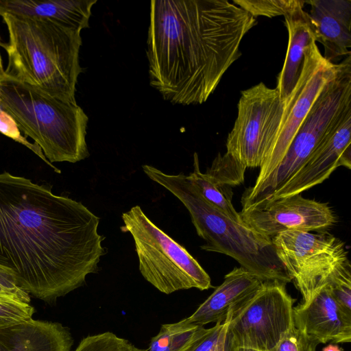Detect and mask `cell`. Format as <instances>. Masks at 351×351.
Returning a JSON list of instances; mask_svg holds the SVG:
<instances>
[{
	"mask_svg": "<svg viewBox=\"0 0 351 351\" xmlns=\"http://www.w3.org/2000/svg\"><path fill=\"white\" fill-rule=\"evenodd\" d=\"M0 110L15 120L50 163H75L89 156L88 118L77 103L59 99L4 73L0 75Z\"/></svg>",
	"mask_w": 351,
	"mask_h": 351,
	"instance_id": "5b68a950",
	"label": "cell"
},
{
	"mask_svg": "<svg viewBox=\"0 0 351 351\" xmlns=\"http://www.w3.org/2000/svg\"><path fill=\"white\" fill-rule=\"evenodd\" d=\"M0 133L25 146L36 154L46 164L53 168L57 173H60V170L56 169L47 160L40 147L35 143H32L29 142L27 138L22 134L15 120L8 113L1 110H0Z\"/></svg>",
	"mask_w": 351,
	"mask_h": 351,
	"instance_id": "4316f807",
	"label": "cell"
},
{
	"mask_svg": "<svg viewBox=\"0 0 351 351\" xmlns=\"http://www.w3.org/2000/svg\"><path fill=\"white\" fill-rule=\"evenodd\" d=\"M350 143L351 107L328 130L300 170L261 203L301 194L322 183L338 167L350 169Z\"/></svg>",
	"mask_w": 351,
	"mask_h": 351,
	"instance_id": "4fadbf2b",
	"label": "cell"
},
{
	"mask_svg": "<svg viewBox=\"0 0 351 351\" xmlns=\"http://www.w3.org/2000/svg\"><path fill=\"white\" fill-rule=\"evenodd\" d=\"M226 345V343H225ZM225 345L220 347L219 348H218L217 350H216L215 351H224V348H225Z\"/></svg>",
	"mask_w": 351,
	"mask_h": 351,
	"instance_id": "836d02e7",
	"label": "cell"
},
{
	"mask_svg": "<svg viewBox=\"0 0 351 351\" xmlns=\"http://www.w3.org/2000/svg\"><path fill=\"white\" fill-rule=\"evenodd\" d=\"M0 294L1 295H10L2 287V286L0 285ZM11 296V295H10ZM15 298V297H14Z\"/></svg>",
	"mask_w": 351,
	"mask_h": 351,
	"instance_id": "d6a6232c",
	"label": "cell"
},
{
	"mask_svg": "<svg viewBox=\"0 0 351 351\" xmlns=\"http://www.w3.org/2000/svg\"><path fill=\"white\" fill-rule=\"evenodd\" d=\"M285 101L263 82L242 90L226 153L245 167H260L280 126Z\"/></svg>",
	"mask_w": 351,
	"mask_h": 351,
	"instance_id": "30bf717a",
	"label": "cell"
},
{
	"mask_svg": "<svg viewBox=\"0 0 351 351\" xmlns=\"http://www.w3.org/2000/svg\"><path fill=\"white\" fill-rule=\"evenodd\" d=\"M226 329V321L215 323L187 351H215L225 345Z\"/></svg>",
	"mask_w": 351,
	"mask_h": 351,
	"instance_id": "f1b7e54d",
	"label": "cell"
},
{
	"mask_svg": "<svg viewBox=\"0 0 351 351\" xmlns=\"http://www.w3.org/2000/svg\"><path fill=\"white\" fill-rule=\"evenodd\" d=\"M322 351H343L342 348L336 343H330L323 348Z\"/></svg>",
	"mask_w": 351,
	"mask_h": 351,
	"instance_id": "4dcf8cb0",
	"label": "cell"
},
{
	"mask_svg": "<svg viewBox=\"0 0 351 351\" xmlns=\"http://www.w3.org/2000/svg\"><path fill=\"white\" fill-rule=\"evenodd\" d=\"M293 324L319 343L351 341V313L334 299L326 285L293 308Z\"/></svg>",
	"mask_w": 351,
	"mask_h": 351,
	"instance_id": "5bb4252c",
	"label": "cell"
},
{
	"mask_svg": "<svg viewBox=\"0 0 351 351\" xmlns=\"http://www.w3.org/2000/svg\"><path fill=\"white\" fill-rule=\"evenodd\" d=\"M285 24L288 31L287 51L281 71L277 76L275 88L282 101H286L300 76L306 51L311 44L316 43L314 33L303 9L286 15Z\"/></svg>",
	"mask_w": 351,
	"mask_h": 351,
	"instance_id": "d6986e66",
	"label": "cell"
},
{
	"mask_svg": "<svg viewBox=\"0 0 351 351\" xmlns=\"http://www.w3.org/2000/svg\"><path fill=\"white\" fill-rule=\"evenodd\" d=\"M256 18L227 0L150 2L146 54L150 84L174 104H201L241 56Z\"/></svg>",
	"mask_w": 351,
	"mask_h": 351,
	"instance_id": "7a4b0ae2",
	"label": "cell"
},
{
	"mask_svg": "<svg viewBox=\"0 0 351 351\" xmlns=\"http://www.w3.org/2000/svg\"><path fill=\"white\" fill-rule=\"evenodd\" d=\"M34 311L29 303L0 294V328L32 318Z\"/></svg>",
	"mask_w": 351,
	"mask_h": 351,
	"instance_id": "d4e9b609",
	"label": "cell"
},
{
	"mask_svg": "<svg viewBox=\"0 0 351 351\" xmlns=\"http://www.w3.org/2000/svg\"><path fill=\"white\" fill-rule=\"evenodd\" d=\"M319 344L297 328L294 324L280 342L270 351H316Z\"/></svg>",
	"mask_w": 351,
	"mask_h": 351,
	"instance_id": "83f0119b",
	"label": "cell"
},
{
	"mask_svg": "<svg viewBox=\"0 0 351 351\" xmlns=\"http://www.w3.org/2000/svg\"><path fill=\"white\" fill-rule=\"evenodd\" d=\"M1 37H0V45H1ZM5 73V69H3L2 58L0 52V75Z\"/></svg>",
	"mask_w": 351,
	"mask_h": 351,
	"instance_id": "1f68e13d",
	"label": "cell"
},
{
	"mask_svg": "<svg viewBox=\"0 0 351 351\" xmlns=\"http://www.w3.org/2000/svg\"><path fill=\"white\" fill-rule=\"evenodd\" d=\"M239 215L245 223L271 238L289 230L322 231L337 222L328 203L301 194L242 208Z\"/></svg>",
	"mask_w": 351,
	"mask_h": 351,
	"instance_id": "7c38bea8",
	"label": "cell"
},
{
	"mask_svg": "<svg viewBox=\"0 0 351 351\" xmlns=\"http://www.w3.org/2000/svg\"><path fill=\"white\" fill-rule=\"evenodd\" d=\"M351 107V54L338 64L300 126L283 159L257 188L247 189L242 208L257 205L287 182L303 166L328 130Z\"/></svg>",
	"mask_w": 351,
	"mask_h": 351,
	"instance_id": "8992f818",
	"label": "cell"
},
{
	"mask_svg": "<svg viewBox=\"0 0 351 351\" xmlns=\"http://www.w3.org/2000/svg\"><path fill=\"white\" fill-rule=\"evenodd\" d=\"M232 3L250 13L254 18L286 16L303 9L306 1L298 0H233Z\"/></svg>",
	"mask_w": 351,
	"mask_h": 351,
	"instance_id": "7402d4cb",
	"label": "cell"
},
{
	"mask_svg": "<svg viewBox=\"0 0 351 351\" xmlns=\"http://www.w3.org/2000/svg\"><path fill=\"white\" fill-rule=\"evenodd\" d=\"M334 299L351 313V269L350 263L334 274L326 284Z\"/></svg>",
	"mask_w": 351,
	"mask_h": 351,
	"instance_id": "484cf974",
	"label": "cell"
},
{
	"mask_svg": "<svg viewBox=\"0 0 351 351\" xmlns=\"http://www.w3.org/2000/svg\"><path fill=\"white\" fill-rule=\"evenodd\" d=\"M188 178L207 202L233 220L243 221L232 203L231 187L221 185L206 173H202L197 153L193 154V171Z\"/></svg>",
	"mask_w": 351,
	"mask_h": 351,
	"instance_id": "44dd1931",
	"label": "cell"
},
{
	"mask_svg": "<svg viewBox=\"0 0 351 351\" xmlns=\"http://www.w3.org/2000/svg\"><path fill=\"white\" fill-rule=\"evenodd\" d=\"M286 284L265 280L247 299L227 314L226 341L256 351H270L293 324L295 299Z\"/></svg>",
	"mask_w": 351,
	"mask_h": 351,
	"instance_id": "ba28073f",
	"label": "cell"
},
{
	"mask_svg": "<svg viewBox=\"0 0 351 351\" xmlns=\"http://www.w3.org/2000/svg\"><path fill=\"white\" fill-rule=\"evenodd\" d=\"M206 330L203 326L190 322L187 317L162 324L146 351H187Z\"/></svg>",
	"mask_w": 351,
	"mask_h": 351,
	"instance_id": "ffe728a7",
	"label": "cell"
},
{
	"mask_svg": "<svg viewBox=\"0 0 351 351\" xmlns=\"http://www.w3.org/2000/svg\"><path fill=\"white\" fill-rule=\"evenodd\" d=\"M97 0H0V16L47 20L81 32L89 27L91 9Z\"/></svg>",
	"mask_w": 351,
	"mask_h": 351,
	"instance_id": "ac0fdd59",
	"label": "cell"
},
{
	"mask_svg": "<svg viewBox=\"0 0 351 351\" xmlns=\"http://www.w3.org/2000/svg\"><path fill=\"white\" fill-rule=\"evenodd\" d=\"M74 351H146L112 332L88 335Z\"/></svg>",
	"mask_w": 351,
	"mask_h": 351,
	"instance_id": "cb8c5ba5",
	"label": "cell"
},
{
	"mask_svg": "<svg viewBox=\"0 0 351 351\" xmlns=\"http://www.w3.org/2000/svg\"><path fill=\"white\" fill-rule=\"evenodd\" d=\"M70 329L59 322L33 318L0 328V351H71Z\"/></svg>",
	"mask_w": 351,
	"mask_h": 351,
	"instance_id": "2e32d148",
	"label": "cell"
},
{
	"mask_svg": "<svg viewBox=\"0 0 351 351\" xmlns=\"http://www.w3.org/2000/svg\"><path fill=\"white\" fill-rule=\"evenodd\" d=\"M121 218V231L134 239L141 275L159 291L171 294L212 287L209 275L197 261L155 225L139 206L123 213Z\"/></svg>",
	"mask_w": 351,
	"mask_h": 351,
	"instance_id": "52a82bcc",
	"label": "cell"
},
{
	"mask_svg": "<svg viewBox=\"0 0 351 351\" xmlns=\"http://www.w3.org/2000/svg\"><path fill=\"white\" fill-rule=\"evenodd\" d=\"M142 169L150 180L171 193L188 210L197 234L205 241L202 250L232 257L264 281L276 280L285 284L292 281L277 257L271 237L243 221L233 220L210 204L188 176L167 174L149 165Z\"/></svg>",
	"mask_w": 351,
	"mask_h": 351,
	"instance_id": "277c9868",
	"label": "cell"
},
{
	"mask_svg": "<svg viewBox=\"0 0 351 351\" xmlns=\"http://www.w3.org/2000/svg\"><path fill=\"white\" fill-rule=\"evenodd\" d=\"M8 41L5 73L59 99L76 104L81 32L47 20L1 15Z\"/></svg>",
	"mask_w": 351,
	"mask_h": 351,
	"instance_id": "3957f363",
	"label": "cell"
},
{
	"mask_svg": "<svg viewBox=\"0 0 351 351\" xmlns=\"http://www.w3.org/2000/svg\"><path fill=\"white\" fill-rule=\"evenodd\" d=\"M337 68L338 64L324 58L315 42L310 45L298 83L285 101L280 126L262 160L258 175L251 189L259 186L279 165L313 103L335 75Z\"/></svg>",
	"mask_w": 351,
	"mask_h": 351,
	"instance_id": "8fae6325",
	"label": "cell"
},
{
	"mask_svg": "<svg viewBox=\"0 0 351 351\" xmlns=\"http://www.w3.org/2000/svg\"><path fill=\"white\" fill-rule=\"evenodd\" d=\"M99 220L80 202L0 173V265L37 299L55 302L98 271L107 252Z\"/></svg>",
	"mask_w": 351,
	"mask_h": 351,
	"instance_id": "6da1fadb",
	"label": "cell"
},
{
	"mask_svg": "<svg viewBox=\"0 0 351 351\" xmlns=\"http://www.w3.org/2000/svg\"><path fill=\"white\" fill-rule=\"evenodd\" d=\"M224 351H256V350L250 349V348L237 347V346H232V345L228 343L226 340Z\"/></svg>",
	"mask_w": 351,
	"mask_h": 351,
	"instance_id": "f546056e",
	"label": "cell"
},
{
	"mask_svg": "<svg viewBox=\"0 0 351 351\" xmlns=\"http://www.w3.org/2000/svg\"><path fill=\"white\" fill-rule=\"evenodd\" d=\"M245 170L246 167L226 152L219 153L205 173L217 183L231 187L243 182Z\"/></svg>",
	"mask_w": 351,
	"mask_h": 351,
	"instance_id": "603a6c76",
	"label": "cell"
},
{
	"mask_svg": "<svg viewBox=\"0 0 351 351\" xmlns=\"http://www.w3.org/2000/svg\"><path fill=\"white\" fill-rule=\"evenodd\" d=\"M263 281L242 267H234L188 320L203 326L223 322L228 313L250 297Z\"/></svg>",
	"mask_w": 351,
	"mask_h": 351,
	"instance_id": "e0dca14e",
	"label": "cell"
},
{
	"mask_svg": "<svg viewBox=\"0 0 351 351\" xmlns=\"http://www.w3.org/2000/svg\"><path fill=\"white\" fill-rule=\"evenodd\" d=\"M271 240L277 257L302 294V302L350 263L344 243L326 231L289 230Z\"/></svg>",
	"mask_w": 351,
	"mask_h": 351,
	"instance_id": "9c48e42d",
	"label": "cell"
},
{
	"mask_svg": "<svg viewBox=\"0 0 351 351\" xmlns=\"http://www.w3.org/2000/svg\"><path fill=\"white\" fill-rule=\"evenodd\" d=\"M308 12L315 41L324 48L329 62L350 55L351 0H311Z\"/></svg>",
	"mask_w": 351,
	"mask_h": 351,
	"instance_id": "9a60e30c",
	"label": "cell"
}]
</instances>
